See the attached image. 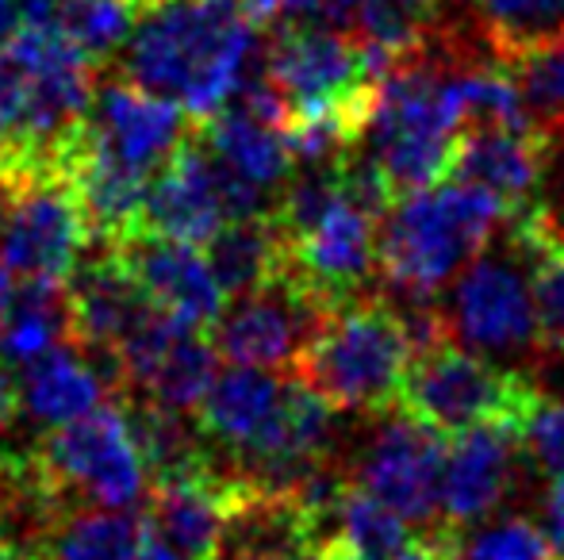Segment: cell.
<instances>
[{"mask_svg": "<svg viewBox=\"0 0 564 560\" xmlns=\"http://www.w3.org/2000/svg\"><path fill=\"white\" fill-rule=\"evenodd\" d=\"M258 31L242 0H150L119 51L116 74L208 120L253 69Z\"/></svg>", "mask_w": 564, "mask_h": 560, "instance_id": "obj_1", "label": "cell"}, {"mask_svg": "<svg viewBox=\"0 0 564 560\" xmlns=\"http://www.w3.org/2000/svg\"><path fill=\"white\" fill-rule=\"evenodd\" d=\"M97 77L58 28H20L0 43V173H62Z\"/></svg>", "mask_w": 564, "mask_h": 560, "instance_id": "obj_2", "label": "cell"}, {"mask_svg": "<svg viewBox=\"0 0 564 560\" xmlns=\"http://www.w3.org/2000/svg\"><path fill=\"white\" fill-rule=\"evenodd\" d=\"M511 219L499 196L468 180L403 193L377 223V273L388 296H438Z\"/></svg>", "mask_w": 564, "mask_h": 560, "instance_id": "obj_3", "label": "cell"}, {"mask_svg": "<svg viewBox=\"0 0 564 560\" xmlns=\"http://www.w3.org/2000/svg\"><path fill=\"white\" fill-rule=\"evenodd\" d=\"M460 100L453 62L434 54L395 66L377 85L357 150L377 162L395 196L426 188L449 173L460 135Z\"/></svg>", "mask_w": 564, "mask_h": 560, "instance_id": "obj_4", "label": "cell"}, {"mask_svg": "<svg viewBox=\"0 0 564 560\" xmlns=\"http://www.w3.org/2000/svg\"><path fill=\"white\" fill-rule=\"evenodd\" d=\"M415 361L388 296H354L338 304L300 353L292 376L319 392L335 411L380 415L400 404L403 381Z\"/></svg>", "mask_w": 564, "mask_h": 560, "instance_id": "obj_5", "label": "cell"}, {"mask_svg": "<svg viewBox=\"0 0 564 560\" xmlns=\"http://www.w3.org/2000/svg\"><path fill=\"white\" fill-rule=\"evenodd\" d=\"M261 74L292 108V120H341L357 139L380 85L357 39L307 20L276 23Z\"/></svg>", "mask_w": 564, "mask_h": 560, "instance_id": "obj_6", "label": "cell"}, {"mask_svg": "<svg viewBox=\"0 0 564 560\" xmlns=\"http://www.w3.org/2000/svg\"><path fill=\"white\" fill-rule=\"evenodd\" d=\"M31 464L66 507H123L147 499V469L116 399L31 441Z\"/></svg>", "mask_w": 564, "mask_h": 560, "instance_id": "obj_7", "label": "cell"}, {"mask_svg": "<svg viewBox=\"0 0 564 560\" xmlns=\"http://www.w3.org/2000/svg\"><path fill=\"white\" fill-rule=\"evenodd\" d=\"M538 399L542 392L527 373L496 365V358H484L457 342H442L411 361L395 407L446 438L496 419L522 422Z\"/></svg>", "mask_w": 564, "mask_h": 560, "instance_id": "obj_8", "label": "cell"}, {"mask_svg": "<svg viewBox=\"0 0 564 560\" xmlns=\"http://www.w3.org/2000/svg\"><path fill=\"white\" fill-rule=\"evenodd\" d=\"M8 188L4 223H0V262L12 277L66 281L82 250L89 246L77 193L54 169L0 173Z\"/></svg>", "mask_w": 564, "mask_h": 560, "instance_id": "obj_9", "label": "cell"}, {"mask_svg": "<svg viewBox=\"0 0 564 560\" xmlns=\"http://www.w3.org/2000/svg\"><path fill=\"white\" fill-rule=\"evenodd\" d=\"M335 307L323 296H315L307 284L281 273L276 281L227 299L224 315L208 330L219 358L230 365H253L289 373L296 369L300 353L312 345L319 327Z\"/></svg>", "mask_w": 564, "mask_h": 560, "instance_id": "obj_10", "label": "cell"}, {"mask_svg": "<svg viewBox=\"0 0 564 560\" xmlns=\"http://www.w3.org/2000/svg\"><path fill=\"white\" fill-rule=\"evenodd\" d=\"M446 327L457 345L484 358H519L538 342L530 284L519 254H476L453 277L446 299Z\"/></svg>", "mask_w": 564, "mask_h": 560, "instance_id": "obj_11", "label": "cell"}, {"mask_svg": "<svg viewBox=\"0 0 564 560\" xmlns=\"http://www.w3.org/2000/svg\"><path fill=\"white\" fill-rule=\"evenodd\" d=\"M442 433L419 422L415 415L380 411L372 433L349 461V480L372 499L392 507L403 523H431L438 510V480H442Z\"/></svg>", "mask_w": 564, "mask_h": 560, "instance_id": "obj_12", "label": "cell"}, {"mask_svg": "<svg viewBox=\"0 0 564 560\" xmlns=\"http://www.w3.org/2000/svg\"><path fill=\"white\" fill-rule=\"evenodd\" d=\"M377 216L357 208L338 188V196L319 216L307 219L296 231H284V239H289L284 273L307 284L330 307L365 296L372 273H377Z\"/></svg>", "mask_w": 564, "mask_h": 560, "instance_id": "obj_13", "label": "cell"}, {"mask_svg": "<svg viewBox=\"0 0 564 560\" xmlns=\"http://www.w3.org/2000/svg\"><path fill=\"white\" fill-rule=\"evenodd\" d=\"M188 131H193V116L181 112L173 100L154 97L119 74L105 81L97 77L93 105L85 112V135L127 169L154 177Z\"/></svg>", "mask_w": 564, "mask_h": 560, "instance_id": "obj_14", "label": "cell"}, {"mask_svg": "<svg viewBox=\"0 0 564 560\" xmlns=\"http://www.w3.org/2000/svg\"><path fill=\"white\" fill-rule=\"evenodd\" d=\"M522 422L496 419L468 426L453 433L446 457H442L438 480V510L446 530L460 534L468 526L484 523L499 510V503L511 495L514 469H519Z\"/></svg>", "mask_w": 564, "mask_h": 560, "instance_id": "obj_15", "label": "cell"}, {"mask_svg": "<svg viewBox=\"0 0 564 560\" xmlns=\"http://www.w3.org/2000/svg\"><path fill=\"white\" fill-rule=\"evenodd\" d=\"M224 223L227 211L224 193H219V157L200 139L193 120V131L181 139L170 162L150 177L147 196H142L139 231L204 246Z\"/></svg>", "mask_w": 564, "mask_h": 560, "instance_id": "obj_16", "label": "cell"}, {"mask_svg": "<svg viewBox=\"0 0 564 560\" xmlns=\"http://www.w3.org/2000/svg\"><path fill=\"white\" fill-rule=\"evenodd\" d=\"M112 250L127 265V273L139 281V288L147 292L150 304L177 315L181 322L196 330L216 327V319L227 307V296L219 281L212 277L208 257L196 246L150 231H131Z\"/></svg>", "mask_w": 564, "mask_h": 560, "instance_id": "obj_17", "label": "cell"}, {"mask_svg": "<svg viewBox=\"0 0 564 560\" xmlns=\"http://www.w3.org/2000/svg\"><path fill=\"white\" fill-rule=\"evenodd\" d=\"M553 142L542 131H503V128H465L449 157L453 180L488 188L511 208V216L534 204L545 180Z\"/></svg>", "mask_w": 564, "mask_h": 560, "instance_id": "obj_18", "label": "cell"}, {"mask_svg": "<svg viewBox=\"0 0 564 560\" xmlns=\"http://www.w3.org/2000/svg\"><path fill=\"white\" fill-rule=\"evenodd\" d=\"M66 296L74 311V342L85 350H116L123 330L150 304L116 250L100 242H89L66 273Z\"/></svg>", "mask_w": 564, "mask_h": 560, "instance_id": "obj_19", "label": "cell"}, {"mask_svg": "<svg viewBox=\"0 0 564 560\" xmlns=\"http://www.w3.org/2000/svg\"><path fill=\"white\" fill-rule=\"evenodd\" d=\"M507 246L527 265L538 342L564 353V223L550 204H527L507 219Z\"/></svg>", "mask_w": 564, "mask_h": 560, "instance_id": "obj_20", "label": "cell"}, {"mask_svg": "<svg viewBox=\"0 0 564 560\" xmlns=\"http://www.w3.org/2000/svg\"><path fill=\"white\" fill-rule=\"evenodd\" d=\"M20 396L23 419H31L43 430L62 422L82 419L85 411L108 404V388L93 365L85 361L77 342H58L39 358L20 365Z\"/></svg>", "mask_w": 564, "mask_h": 560, "instance_id": "obj_21", "label": "cell"}, {"mask_svg": "<svg viewBox=\"0 0 564 560\" xmlns=\"http://www.w3.org/2000/svg\"><path fill=\"white\" fill-rule=\"evenodd\" d=\"M212 277L219 281L227 299L246 296L261 284L276 281L289 265V239L276 216L227 219L208 242H204Z\"/></svg>", "mask_w": 564, "mask_h": 560, "instance_id": "obj_22", "label": "cell"}, {"mask_svg": "<svg viewBox=\"0 0 564 560\" xmlns=\"http://www.w3.org/2000/svg\"><path fill=\"white\" fill-rule=\"evenodd\" d=\"M196 131L230 169L242 173L250 185L265 188V193H276L289 180V173L296 169L284 131L253 120L250 112H242L235 105L219 108L208 120H196Z\"/></svg>", "mask_w": 564, "mask_h": 560, "instance_id": "obj_23", "label": "cell"}, {"mask_svg": "<svg viewBox=\"0 0 564 560\" xmlns=\"http://www.w3.org/2000/svg\"><path fill=\"white\" fill-rule=\"evenodd\" d=\"M43 560H142V515L123 507H62L39 541Z\"/></svg>", "mask_w": 564, "mask_h": 560, "instance_id": "obj_24", "label": "cell"}, {"mask_svg": "<svg viewBox=\"0 0 564 560\" xmlns=\"http://www.w3.org/2000/svg\"><path fill=\"white\" fill-rule=\"evenodd\" d=\"M58 342H74L66 281L23 277L15 284L4 319H0V358L20 369L23 361L39 358Z\"/></svg>", "mask_w": 564, "mask_h": 560, "instance_id": "obj_25", "label": "cell"}, {"mask_svg": "<svg viewBox=\"0 0 564 560\" xmlns=\"http://www.w3.org/2000/svg\"><path fill=\"white\" fill-rule=\"evenodd\" d=\"M361 43L384 54L392 66L434 54L442 0H361L354 15Z\"/></svg>", "mask_w": 564, "mask_h": 560, "instance_id": "obj_26", "label": "cell"}, {"mask_svg": "<svg viewBox=\"0 0 564 560\" xmlns=\"http://www.w3.org/2000/svg\"><path fill=\"white\" fill-rule=\"evenodd\" d=\"M216 342H212L208 330L185 327L177 338L170 342V350L158 358V365L142 376V384L131 392V396H147L162 407H173V411L193 415L200 407L204 392L216 381Z\"/></svg>", "mask_w": 564, "mask_h": 560, "instance_id": "obj_27", "label": "cell"}, {"mask_svg": "<svg viewBox=\"0 0 564 560\" xmlns=\"http://www.w3.org/2000/svg\"><path fill=\"white\" fill-rule=\"evenodd\" d=\"M480 43L491 62L511 66L564 31V0H473Z\"/></svg>", "mask_w": 564, "mask_h": 560, "instance_id": "obj_28", "label": "cell"}, {"mask_svg": "<svg viewBox=\"0 0 564 560\" xmlns=\"http://www.w3.org/2000/svg\"><path fill=\"white\" fill-rule=\"evenodd\" d=\"M323 541H335L357 560H392L411 538L408 523L392 507L372 499L369 492H361L349 480V487L341 492L335 507V518H330V534Z\"/></svg>", "mask_w": 564, "mask_h": 560, "instance_id": "obj_29", "label": "cell"}, {"mask_svg": "<svg viewBox=\"0 0 564 560\" xmlns=\"http://www.w3.org/2000/svg\"><path fill=\"white\" fill-rule=\"evenodd\" d=\"M139 0H66L58 8L54 28L77 46V54L89 66L105 69L127 46L134 23H139Z\"/></svg>", "mask_w": 564, "mask_h": 560, "instance_id": "obj_30", "label": "cell"}, {"mask_svg": "<svg viewBox=\"0 0 564 560\" xmlns=\"http://www.w3.org/2000/svg\"><path fill=\"white\" fill-rule=\"evenodd\" d=\"M507 69H511L514 85H519L530 123L553 146L564 142V31L553 35L550 43L534 46L530 54H522Z\"/></svg>", "mask_w": 564, "mask_h": 560, "instance_id": "obj_31", "label": "cell"}, {"mask_svg": "<svg viewBox=\"0 0 564 560\" xmlns=\"http://www.w3.org/2000/svg\"><path fill=\"white\" fill-rule=\"evenodd\" d=\"M460 560H557L550 538L527 515H507L496 523H476L457 534Z\"/></svg>", "mask_w": 564, "mask_h": 560, "instance_id": "obj_32", "label": "cell"}, {"mask_svg": "<svg viewBox=\"0 0 564 560\" xmlns=\"http://www.w3.org/2000/svg\"><path fill=\"white\" fill-rule=\"evenodd\" d=\"M522 446L534 469L550 480H564V404L538 399L522 419Z\"/></svg>", "mask_w": 564, "mask_h": 560, "instance_id": "obj_33", "label": "cell"}, {"mask_svg": "<svg viewBox=\"0 0 564 560\" xmlns=\"http://www.w3.org/2000/svg\"><path fill=\"white\" fill-rule=\"evenodd\" d=\"M23 422V396H20V369L0 358V461H20L31 441H15Z\"/></svg>", "mask_w": 564, "mask_h": 560, "instance_id": "obj_34", "label": "cell"}, {"mask_svg": "<svg viewBox=\"0 0 564 560\" xmlns=\"http://www.w3.org/2000/svg\"><path fill=\"white\" fill-rule=\"evenodd\" d=\"M392 560H460L457 534L446 530V526H431L423 538H411Z\"/></svg>", "mask_w": 564, "mask_h": 560, "instance_id": "obj_35", "label": "cell"}, {"mask_svg": "<svg viewBox=\"0 0 564 560\" xmlns=\"http://www.w3.org/2000/svg\"><path fill=\"white\" fill-rule=\"evenodd\" d=\"M242 8L253 23L276 28V23H289V20H300V15L315 12V0H242Z\"/></svg>", "mask_w": 564, "mask_h": 560, "instance_id": "obj_36", "label": "cell"}, {"mask_svg": "<svg viewBox=\"0 0 564 560\" xmlns=\"http://www.w3.org/2000/svg\"><path fill=\"white\" fill-rule=\"evenodd\" d=\"M542 530H545V538H550V546H553V553H557V560H564V480H553V487L545 492Z\"/></svg>", "mask_w": 564, "mask_h": 560, "instance_id": "obj_37", "label": "cell"}, {"mask_svg": "<svg viewBox=\"0 0 564 560\" xmlns=\"http://www.w3.org/2000/svg\"><path fill=\"white\" fill-rule=\"evenodd\" d=\"M357 8H361V0H315V12H319L327 23H335V28L354 23Z\"/></svg>", "mask_w": 564, "mask_h": 560, "instance_id": "obj_38", "label": "cell"}, {"mask_svg": "<svg viewBox=\"0 0 564 560\" xmlns=\"http://www.w3.org/2000/svg\"><path fill=\"white\" fill-rule=\"evenodd\" d=\"M142 560H193V557H185L173 546H165V541L158 538V534H150L147 523H142Z\"/></svg>", "mask_w": 564, "mask_h": 560, "instance_id": "obj_39", "label": "cell"}, {"mask_svg": "<svg viewBox=\"0 0 564 560\" xmlns=\"http://www.w3.org/2000/svg\"><path fill=\"white\" fill-rule=\"evenodd\" d=\"M20 28H28L20 4H15V0H0V43H8Z\"/></svg>", "mask_w": 564, "mask_h": 560, "instance_id": "obj_40", "label": "cell"}, {"mask_svg": "<svg viewBox=\"0 0 564 560\" xmlns=\"http://www.w3.org/2000/svg\"><path fill=\"white\" fill-rule=\"evenodd\" d=\"M0 560H43L39 546H23V541L0 538Z\"/></svg>", "mask_w": 564, "mask_h": 560, "instance_id": "obj_41", "label": "cell"}, {"mask_svg": "<svg viewBox=\"0 0 564 560\" xmlns=\"http://www.w3.org/2000/svg\"><path fill=\"white\" fill-rule=\"evenodd\" d=\"M281 560H327V553H323L319 546H300V549H292V553L281 557Z\"/></svg>", "mask_w": 564, "mask_h": 560, "instance_id": "obj_42", "label": "cell"}, {"mask_svg": "<svg viewBox=\"0 0 564 560\" xmlns=\"http://www.w3.org/2000/svg\"><path fill=\"white\" fill-rule=\"evenodd\" d=\"M319 549L327 553V560H357V557H349L341 546H335V541H319Z\"/></svg>", "mask_w": 564, "mask_h": 560, "instance_id": "obj_43", "label": "cell"}, {"mask_svg": "<svg viewBox=\"0 0 564 560\" xmlns=\"http://www.w3.org/2000/svg\"><path fill=\"white\" fill-rule=\"evenodd\" d=\"M15 4H20V12H23V8H43V4H51V0H15Z\"/></svg>", "mask_w": 564, "mask_h": 560, "instance_id": "obj_44", "label": "cell"}]
</instances>
